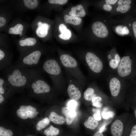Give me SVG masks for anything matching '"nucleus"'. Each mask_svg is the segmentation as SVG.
<instances>
[{
	"instance_id": "7c9ffc66",
	"label": "nucleus",
	"mask_w": 136,
	"mask_h": 136,
	"mask_svg": "<svg viewBox=\"0 0 136 136\" xmlns=\"http://www.w3.org/2000/svg\"><path fill=\"white\" fill-rule=\"evenodd\" d=\"M132 23V28L133 33L135 40H136V20H134Z\"/></svg>"
},
{
	"instance_id": "393cba45",
	"label": "nucleus",
	"mask_w": 136,
	"mask_h": 136,
	"mask_svg": "<svg viewBox=\"0 0 136 136\" xmlns=\"http://www.w3.org/2000/svg\"><path fill=\"white\" fill-rule=\"evenodd\" d=\"M120 60L119 55L118 54H116L114 59H112L110 62L109 65L110 67L113 69L118 67Z\"/></svg>"
},
{
	"instance_id": "6e6552de",
	"label": "nucleus",
	"mask_w": 136,
	"mask_h": 136,
	"mask_svg": "<svg viewBox=\"0 0 136 136\" xmlns=\"http://www.w3.org/2000/svg\"><path fill=\"white\" fill-rule=\"evenodd\" d=\"M23 133L21 129L6 124H1L0 136H22Z\"/></svg>"
},
{
	"instance_id": "1a4fd4ad",
	"label": "nucleus",
	"mask_w": 136,
	"mask_h": 136,
	"mask_svg": "<svg viewBox=\"0 0 136 136\" xmlns=\"http://www.w3.org/2000/svg\"><path fill=\"white\" fill-rule=\"evenodd\" d=\"M92 28L94 33L97 37L104 38L108 35V31L105 25L100 21L94 22L92 25Z\"/></svg>"
},
{
	"instance_id": "5701e85b",
	"label": "nucleus",
	"mask_w": 136,
	"mask_h": 136,
	"mask_svg": "<svg viewBox=\"0 0 136 136\" xmlns=\"http://www.w3.org/2000/svg\"><path fill=\"white\" fill-rule=\"evenodd\" d=\"M59 133V129L52 125H50L43 131V133L46 136H56Z\"/></svg>"
},
{
	"instance_id": "dca6fc26",
	"label": "nucleus",
	"mask_w": 136,
	"mask_h": 136,
	"mask_svg": "<svg viewBox=\"0 0 136 136\" xmlns=\"http://www.w3.org/2000/svg\"><path fill=\"white\" fill-rule=\"evenodd\" d=\"M132 3L131 0H119L118 2V6L116 11L122 13H125L131 9Z\"/></svg>"
},
{
	"instance_id": "9d476101",
	"label": "nucleus",
	"mask_w": 136,
	"mask_h": 136,
	"mask_svg": "<svg viewBox=\"0 0 136 136\" xmlns=\"http://www.w3.org/2000/svg\"><path fill=\"white\" fill-rule=\"evenodd\" d=\"M14 93L12 89L4 78H0V94L3 95L6 100Z\"/></svg>"
},
{
	"instance_id": "cd10ccee",
	"label": "nucleus",
	"mask_w": 136,
	"mask_h": 136,
	"mask_svg": "<svg viewBox=\"0 0 136 136\" xmlns=\"http://www.w3.org/2000/svg\"><path fill=\"white\" fill-rule=\"evenodd\" d=\"M49 2L50 4L63 5L66 3L67 0H49Z\"/></svg>"
},
{
	"instance_id": "0eeeda50",
	"label": "nucleus",
	"mask_w": 136,
	"mask_h": 136,
	"mask_svg": "<svg viewBox=\"0 0 136 136\" xmlns=\"http://www.w3.org/2000/svg\"><path fill=\"white\" fill-rule=\"evenodd\" d=\"M131 60L129 56L123 57L118 67V75L122 77L128 76L131 73Z\"/></svg>"
},
{
	"instance_id": "ea45409f",
	"label": "nucleus",
	"mask_w": 136,
	"mask_h": 136,
	"mask_svg": "<svg viewBox=\"0 0 136 136\" xmlns=\"http://www.w3.org/2000/svg\"><path fill=\"white\" fill-rule=\"evenodd\" d=\"M22 33L19 32V35L20 36H21L22 35Z\"/></svg>"
},
{
	"instance_id": "473e14b6",
	"label": "nucleus",
	"mask_w": 136,
	"mask_h": 136,
	"mask_svg": "<svg viewBox=\"0 0 136 136\" xmlns=\"http://www.w3.org/2000/svg\"><path fill=\"white\" fill-rule=\"evenodd\" d=\"M103 8L105 11H110L112 10V7L110 5L106 3L103 6Z\"/></svg>"
},
{
	"instance_id": "f8f14e48",
	"label": "nucleus",
	"mask_w": 136,
	"mask_h": 136,
	"mask_svg": "<svg viewBox=\"0 0 136 136\" xmlns=\"http://www.w3.org/2000/svg\"><path fill=\"white\" fill-rule=\"evenodd\" d=\"M60 61L64 66L67 67H75L77 65L76 59L71 56L67 54L61 55L60 57Z\"/></svg>"
},
{
	"instance_id": "58836bf2",
	"label": "nucleus",
	"mask_w": 136,
	"mask_h": 136,
	"mask_svg": "<svg viewBox=\"0 0 136 136\" xmlns=\"http://www.w3.org/2000/svg\"><path fill=\"white\" fill-rule=\"evenodd\" d=\"M22 136H38L36 135L30 133H23Z\"/></svg>"
},
{
	"instance_id": "c9c22d12",
	"label": "nucleus",
	"mask_w": 136,
	"mask_h": 136,
	"mask_svg": "<svg viewBox=\"0 0 136 136\" xmlns=\"http://www.w3.org/2000/svg\"><path fill=\"white\" fill-rule=\"evenodd\" d=\"M118 1L117 0H106V3L109 5H114Z\"/></svg>"
},
{
	"instance_id": "e433bc0d",
	"label": "nucleus",
	"mask_w": 136,
	"mask_h": 136,
	"mask_svg": "<svg viewBox=\"0 0 136 136\" xmlns=\"http://www.w3.org/2000/svg\"><path fill=\"white\" fill-rule=\"evenodd\" d=\"M93 136H106V135L103 132H101L99 131L95 132Z\"/></svg>"
},
{
	"instance_id": "2eb2a0df",
	"label": "nucleus",
	"mask_w": 136,
	"mask_h": 136,
	"mask_svg": "<svg viewBox=\"0 0 136 136\" xmlns=\"http://www.w3.org/2000/svg\"><path fill=\"white\" fill-rule=\"evenodd\" d=\"M62 111L65 117L66 123L68 125L71 124L76 115L75 110L69 109L67 107H64L62 108Z\"/></svg>"
},
{
	"instance_id": "4468645a",
	"label": "nucleus",
	"mask_w": 136,
	"mask_h": 136,
	"mask_svg": "<svg viewBox=\"0 0 136 136\" xmlns=\"http://www.w3.org/2000/svg\"><path fill=\"white\" fill-rule=\"evenodd\" d=\"M50 121L47 117L39 119L33 125L35 132L40 133L50 124Z\"/></svg>"
},
{
	"instance_id": "b1692460",
	"label": "nucleus",
	"mask_w": 136,
	"mask_h": 136,
	"mask_svg": "<svg viewBox=\"0 0 136 136\" xmlns=\"http://www.w3.org/2000/svg\"><path fill=\"white\" fill-rule=\"evenodd\" d=\"M84 96L85 99L88 101L92 100V99L96 96L94 93V89L90 87L88 88L84 93Z\"/></svg>"
},
{
	"instance_id": "20e7f679",
	"label": "nucleus",
	"mask_w": 136,
	"mask_h": 136,
	"mask_svg": "<svg viewBox=\"0 0 136 136\" xmlns=\"http://www.w3.org/2000/svg\"><path fill=\"white\" fill-rule=\"evenodd\" d=\"M42 52L40 50H35L23 55L16 62V64L27 67H32L39 62Z\"/></svg>"
},
{
	"instance_id": "f03ea898",
	"label": "nucleus",
	"mask_w": 136,
	"mask_h": 136,
	"mask_svg": "<svg viewBox=\"0 0 136 136\" xmlns=\"http://www.w3.org/2000/svg\"><path fill=\"white\" fill-rule=\"evenodd\" d=\"M29 97L17 99L13 110L14 117L21 123L33 124L39 119L40 107L32 102Z\"/></svg>"
},
{
	"instance_id": "f3484780",
	"label": "nucleus",
	"mask_w": 136,
	"mask_h": 136,
	"mask_svg": "<svg viewBox=\"0 0 136 136\" xmlns=\"http://www.w3.org/2000/svg\"><path fill=\"white\" fill-rule=\"evenodd\" d=\"M67 91L69 97L72 100H78L81 98L80 92L74 85H70L68 87Z\"/></svg>"
},
{
	"instance_id": "4be33fe9",
	"label": "nucleus",
	"mask_w": 136,
	"mask_h": 136,
	"mask_svg": "<svg viewBox=\"0 0 136 136\" xmlns=\"http://www.w3.org/2000/svg\"><path fill=\"white\" fill-rule=\"evenodd\" d=\"M98 122L93 117L89 116L84 123V126L91 130L95 129L97 126Z\"/></svg>"
},
{
	"instance_id": "bb28decb",
	"label": "nucleus",
	"mask_w": 136,
	"mask_h": 136,
	"mask_svg": "<svg viewBox=\"0 0 136 136\" xmlns=\"http://www.w3.org/2000/svg\"><path fill=\"white\" fill-rule=\"evenodd\" d=\"M77 103L74 100H72L69 101L67 103V107L71 110H75L77 106Z\"/></svg>"
},
{
	"instance_id": "6ab92c4d",
	"label": "nucleus",
	"mask_w": 136,
	"mask_h": 136,
	"mask_svg": "<svg viewBox=\"0 0 136 136\" xmlns=\"http://www.w3.org/2000/svg\"><path fill=\"white\" fill-rule=\"evenodd\" d=\"M61 34L59 35V37L63 40H67L71 37V32L70 30L68 29L66 26L64 24H60L59 27Z\"/></svg>"
},
{
	"instance_id": "c85d7f7f",
	"label": "nucleus",
	"mask_w": 136,
	"mask_h": 136,
	"mask_svg": "<svg viewBox=\"0 0 136 136\" xmlns=\"http://www.w3.org/2000/svg\"><path fill=\"white\" fill-rule=\"evenodd\" d=\"M94 112L93 115V117L97 120L99 121L101 119L100 111L99 110H94Z\"/></svg>"
},
{
	"instance_id": "c756f323",
	"label": "nucleus",
	"mask_w": 136,
	"mask_h": 136,
	"mask_svg": "<svg viewBox=\"0 0 136 136\" xmlns=\"http://www.w3.org/2000/svg\"><path fill=\"white\" fill-rule=\"evenodd\" d=\"M124 136H136V125L133 126L129 134H124Z\"/></svg>"
},
{
	"instance_id": "a878e982",
	"label": "nucleus",
	"mask_w": 136,
	"mask_h": 136,
	"mask_svg": "<svg viewBox=\"0 0 136 136\" xmlns=\"http://www.w3.org/2000/svg\"><path fill=\"white\" fill-rule=\"evenodd\" d=\"M102 100V98L100 96H96L92 100V105L93 106L97 108H101L102 105L100 101Z\"/></svg>"
},
{
	"instance_id": "aec40b11",
	"label": "nucleus",
	"mask_w": 136,
	"mask_h": 136,
	"mask_svg": "<svg viewBox=\"0 0 136 136\" xmlns=\"http://www.w3.org/2000/svg\"><path fill=\"white\" fill-rule=\"evenodd\" d=\"M48 118L50 121L56 124H62L65 121V119L63 116L58 115L54 111L50 113Z\"/></svg>"
},
{
	"instance_id": "ddd939ff",
	"label": "nucleus",
	"mask_w": 136,
	"mask_h": 136,
	"mask_svg": "<svg viewBox=\"0 0 136 136\" xmlns=\"http://www.w3.org/2000/svg\"><path fill=\"white\" fill-rule=\"evenodd\" d=\"M109 87L112 95L114 97L117 96L121 89V83L119 80L116 78H112L110 80Z\"/></svg>"
},
{
	"instance_id": "a211bd4d",
	"label": "nucleus",
	"mask_w": 136,
	"mask_h": 136,
	"mask_svg": "<svg viewBox=\"0 0 136 136\" xmlns=\"http://www.w3.org/2000/svg\"><path fill=\"white\" fill-rule=\"evenodd\" d=\"M69 14L72 16L83 17L85 16L86 12L82 6L79 5L72 7Z\"/></svg>"
},
{
	"instance_id": "72a5a7b5",
	"label": "nucleus",
	"mask_w": 136,
	"mask_h": 136,
	"mask_svg": "<svg viewBox=\"0 0 136 136\" xmlns=\"http://www.w3.org/2000/svg\"><path fill=\"white\" fill-rule=\"evenodd\" d=\"M6 20L5 19L2 17H0V27H1L3 26L5 24Z\"/></svg>"
},
{
	"instance_id": "f257e3e1",
	"label": "nucleus",
	"mask_w": 136,
	"mask_h": 136,
	"mask_svg": "<svg viewBox=\"0 0 136 136\" xmlns=\"http://www.w3.org/2000/svg\"><path fill=\"white\" fill-rule=\"evenodd\" d=\"M1 74L12 88L14 93L22 91L34 79L40 76L39 69L16 64L5 69Z\"/></svg>"
},
{
	"instance_id": "7ed1b4c3",
	"label": "nucleus",
	"mask_w": 136,
	"mask_h": 136,
	"mask_svg": "<svg viewBox=\"0 0 136 136\" xmlns=\"http://www.w3.org/2000/svg\"><path fill=\"white\" fill-rule=\"evenodd\" d=\"M28 91V96L42 101L44 96L50 92L51 89L49 85L41 77V76L34 79L26 88Z\"/></svg>"
},
{
	"instance_id": "39448f33",
	"label": "nucleus",
	"mask_w": 136,
	"mask_h": 136,
	"mask_svg": "<svg viewBox=\"0 0 136 136\" xmlns=\"http://www.w3.org/2000/svg\"><path fill=\"white\" fill-rule=\"evenodd\" d=\"M86 62L90 69L97 73L100 72L103 67L102 62L100 59L93 53L87 52L86 55Z\"/></svg>"
},
{
	"instance_id": "f704fd0d",
	"label": "nucleus",
	"mask_w": 136,
	"mask_h": 136,
	"mask_svg": "<svg viewBox=\"0 0 136 136\" xmlns=\"http://www.w3.org/2000/svg\"><path fill=\"white\" fill-rule=\"evenodd\" d=\"M129 30L127 26H125L123 27V35H128L129 33Z\"/></svg>"
},
{
	"instance_id": "412c9836",
	"label": "nucleus",
	"mask_w": 136,
	"mask_h": 136,
	"mask_svg": "<svg viewBox=\"0 0 136 136\" xmlns=\"http://www.w3.org/2000/svg\"><path fill=\"white\" fill-rule=\"evenodd\" d=\"M65 22L67 23L74 25H79L82 21V19L79 17L65 15L64 17Z\"/></svg>"
},
{
	"instance_id": "423d86ee",
	"label": "nucleus",
	"mask_w": 136,
	"mask_h": 136,
	"mask_svg": "<svg viewBox=\"0 0 136 136\" xmlns=\"http://www.w3.org/2000/svg\"><path fill=\"white\" fill-rule=\"evenodd\" d=\"M42 68L46 72L52 76L59 75L61 72L60 67L58 62L53 59L45 61L43 63Z\"/></svg>"
},
{
	"instance_id": "9b49d317",
	"label": "nucleus",
	"mask_w": 136,
	"mask_h": 136,
	"mask_svg": "<svg viewBox=\"0 0 136 136\" xmlns=\"http://www.w3.org/2000/svg\"><path fill=\"white\" fill-rule=\"evenodd\" d=\"M125 132L123 124L121 120L117 119L112 123L110 128L112 136H124Z\"/></svg>"
},
{
	"instance_id": "2f4dec72",
	"label": "nucleus",
	"mask_w": 136,
	"mask_h": 136,
	"mask_svg": "<svg viewBox=\"0 0 136 136\" xmlns=\"http://www.w3.org/2000/svg\"><path fill=\"white\" fill-rule=\"evenodd\" d=\"M123 27L122 25L117 26L115 28V31L117 33L120 35H123Z\"/></svg>"
},
{
	"instance_id": "a19ab883",
	"label": "nucleus",
	"mask_w": 136,
	"mask_h": 136,
	"mask_svg": "<svg viewBox=\"0 0 136 136\" xmlns=\"http://www.w3.org/2000/svg\"><path fill=\"white\" fill-rule=\"evenodd\" d=\"M135 116L136 117V110L135 111Z\"/></svg>"
},
{
	"instance_id": "4c0bfd02",
	"label": "nucleus",
	"mask_w": 136,
	"mask_h": 136,
	"mask_svg": "<svg viewBox=\"0 0 136 136\" xmlns=\"http://www.w3.org/2000/svg\"><path fill=\"white\" fill-rule=\"evenodd\" d=\"M6 99L4 96L1 94H0V104L1 105L5 103Z\"/></svg>"
}]
</instances>
